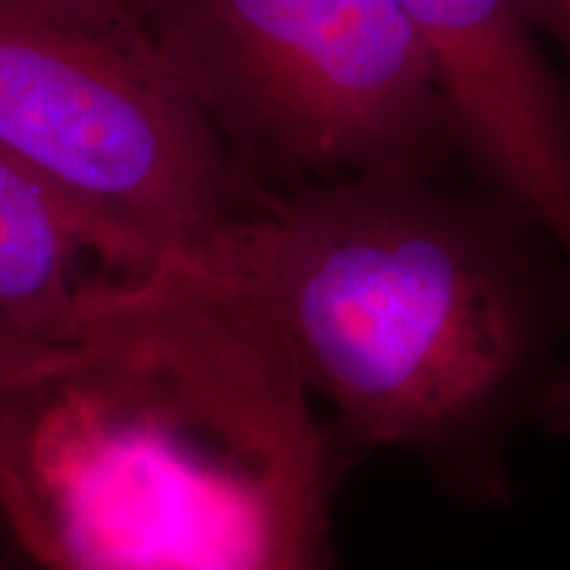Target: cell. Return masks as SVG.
Returning <instances> with one entry per match:
<instances>
[{
    "mask_svg": "<svg viewBox=\"0 0 570 570\" xmlns=\"http://www.w3.org/2000/svg\"><path fill=\"white\" fill-rule=\"evenodd\" d=\"M348 462L223 252L104 283L0 386V512L32 570H336Z\"/></svg>",
    "mask_w": 570,
    "mask_h": 570,
    "instance_id": "6da1fadb",
    "label": "cell"
},
{
    "mask_svg": "<svg viewBox=\"0 0 570 570\" xmlns=\"http://www.w3.org/2000/svg\"><path fill=\"white\" fill-rule=\"evenodd\" d=\"M219 252L352 458L410 452L462 497L504 504L520 428L570 431V265L475 175L302 185L240 219Z\"/></svg>",
    "mask_w": 570,
    "mask_h": 570,
    "instance_id": "7a4b0ae2",
    "label": "cell"
},
{
    "mask_svg": "<svg viewBox=\"0 0 570 570\" xmlns=\"http://www.w3.org/2000/svg\"><path fill=\"white\" fill-rule=\"evenodd\" d=\"M127 24L265 196L462 161L436 63L394 0H127Z\"/></svg>",
    "mask_w": 570,
    "mask_h": 570,
    "instance_id": "3957f363",
    "label": "cell"
},
{
    "mask_svg": "<svg viewBox=\"0 0 570 570\" xmlns=\"http://www.w3.org/2000/svg\"><path fill=\"white\" fill-rule=\"evenodd\" d=\"M0 142L169 254H212L269 198L132 40L3 0Z\"/></svg>",
    "mask_w": 570,
    "mask_h": 570,
    "instance_id": "277c9868",
    "label": "cell"
},
{
    "mask_svg": "<svg viewBox=\"0 0 570 570\" xmlns=\"http://www.w3.org/2000/svg\"><path fill=\"white\" fill-rule=\"evenodd\" d=\"M444 85L465 167L570 265V85L523 0H394Z\"/></svg>",
    "mask_w": 570,
    "mask_h": 570,
    "instance_id": "5b68a950",
    "label": "cell"
},
{
    "mask_svg": "<svg viewBox=\"0 0 570 570\" xmlns=\"http://www.w3.org/2000/svg\"><path fill=\"white\" fill-rule=\"evenodd\" d=\"M167 256L0 142V315L35 344H67L92 291Z\"/></svg>",
    "mask_w": 570,
    "mask_h": 570,
    "instance_id": "8992f818",
    "label": "cell"
},
{
    "mask_svg": "<svg viewBox=\"0 0 570 570\" xmlns=\"http://www.w3.org/2000/svg\"><path fill=\"white\" fill-rule=\"evenodd\" d=\"M3 3L77 30L122 35L132 40L127 24V0H3Z\"/></svg>",
    "mask_w": 570,
    "mask_h": 570,
    "instance_id": "52a82bcc",
    "label": "cell"
},
{
    "mask_svg": "<svg viewBox=\"0 0 570 570\" xmlns=\"http://www.w3.org/2000/svg\"><path fill=\"white\" fill-rule=\"evenodd\" d=\"M51 348L35 344L0 315V386L32 370Z\"/></svg>",
    "mask_w": 570,
    "mask_h": 570,
    "instance_id": "ba28073f",
    "label": "cell"
},
{
    "mask_svg": "<svg viewBox=\"0 0 570 570\" xmlns=\"http://www.w3.org/2000/svg\"><path fill=\"white\" fill-rule=\"evenodd\" d=\"M539 32L550 35L570 67V0H523Z\"/></svg>",
    "mask_w": 570,
    "mask_h": 570,
    "instance_id": "9c48e42d",
    "label": "cell"
},
{
    "mask_svg": "<svg viewBox=\"0 0 570 570\" xmlns=\"http://www.w3.org/2000/svg\"><path fill=\"white\" fill-rule=\"evenodd\" d=\"M21 554L17 552V547H13V539L9 533V525H6L3 520V512H0V568L9 566V562L19 560Z\"/></svg>",
    "mask_w": 570,
    "mask_h": 570,
    "instance_id": "30bf717a",
    "label": "cell"
},
{
    "mask_svg": "<svg viewBox=\"0 0 570 570\" xmlns=\"http://www.w3.org/2000/svg\"><path fill=\"white\" fill-rule=\"evenodd\" d=\"M0 570H32V566H27L24 560H13V562H9V566H3Z\"/></svg>",
    "mask_w": 570,
    "mask_h": 570,
    "instance_id": "8fae6325",
    "label": "cell"
}]
</instances>
